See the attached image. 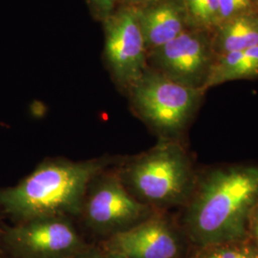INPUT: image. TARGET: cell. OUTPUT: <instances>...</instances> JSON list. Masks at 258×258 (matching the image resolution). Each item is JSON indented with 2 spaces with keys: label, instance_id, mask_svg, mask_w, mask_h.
<instances>
[{
  "label": "cell",
  "instance_id": "cell-22",
  "mask_svg": "<svg viewBox=\"0 0 258 258\" xmlns=\"http://www.w3.org/2000/svg\"><path fill=\"white\" fill-rule=\"evenodd\" d=\"M257 1H258V0H257Z\"/></svg>",
  "mask_w": 258,
  "mask_h": 258
},
{
  "label": "cell",
  "instance_id": "cell-3",
  "mask_svg": "<svg viewBox=\"0 0 258 258\" xmlns=\"http://www.w3.org/2000/svg\"><path fill=\"white\" fill-rule=\"evenodd\" d=\"M121 183L154 212L182 209L192 194L198 170L184 141L158 140L147 151L118 163Z\"/></svg>",
  "mask_w": 258,
  "mask_h": 258
},
{
  "label": "cell",
  "instance_id": "cell-16",
  "mask_svg": "<svg viewBox=\"0 0 258 258\" xmlns=\"http://www.w3.org/2000/svg\"><path fill=\"white\" fill-rule=\"evenodd\" d=\"M94 18L103 21L118 7V0H85Z\"/></svg>",
  "mask_w": 258,
  "mask_h": 258
},
{
  "label": "cell",
  "instance_id": "cell-7",
  "mask_svg": "<svg viewBox=\"0 0 258 258\" xmlns=\"http://www.w3.org/2000/svg\"><path fill=\"white\" fill-rule=\"evenodd\" d=\"M104 58L112 79L127 93L148 68V50L136 10L120 5L103 21Z\"/></svg>",
  "mask_w": 258,
  "mask_h": 258
},
{
  "label": "cell",
  "instance_id": "cell-12",
  "mask_svg": "<svg viewBox=\"0 0 258 258\" xmlns=\"http://www.w3.org/2000/svg\"><path fill=\"white\" fill-rule=\"evenodd\" d=\"M212 45L219 54L247 50L258 45V19L246 14L222 22Z\"/></svg>",
  "mask_w": 258,
  "mask_h": 258
},
{
  "label": "cell",
  "instance_id": "cell-11",
  "mask_svg": "<svg viewBox=\"0 0 258 258\" xmlns=\"http://www.w3.org/2000/svg\"><path fill=\"white\" fill-rule=\"evenodd\" d=\"M258 77V45L247 50L218 55L212 62L204 91L223 83Z\"/></svg>",
  "mask_w": 258,
  "mask_h": 258
},
{
  "label": "cell",
  "instance_id": "cell-20",
  "mask_svg": "<svg viewBox=\"0 0 258 258\" xmlns=\"http://www.w3.org/2000/svg\"><path fill=\"white\" fill-rule=\"evenodd\" d=\"M78 258H119L116 256H113L110 254H107L103 252L102 250L97 248H89L86 251H84L82 255H80Z\"/></svg>",
  "mask_w": 258,
  "mask_h": 258
},
{
  "label": "cell",
  "instance_id": "cell-9",
  "mask_svg": "<svg viewBox=\"0 0 258 258\" xmlns=\"http://www.w3.org/2000/svg\"><path fill=\"white\" fill-rule=\"evenodd\" d=\"M148 59L159 73L204 91L214 60L212 42L202 30L186 29L163 46L148 52Z\"/></svg>",
  "mask_w": 258,
  "mask_h": 258
},
{
  "label": "cell",
  "instance_id": "cell-14",
  "mask_svg": "<svg viewBox=\"0 0 258 258\" xmlns=\"http://www.w3.org/2000/svg\"><path fill=\"white\" fill-rule=\"evenodd\" d=\"M221 23L235 17L249 14L253 0H218Z\"/></svg>",
  "mask_w": 258,
  "mask_h": 258
},
{
  "label": "cell",
  "instance_id": "cell-4",
  "mask_svg": "<svg viewBox=\"0 0 258 258\" xmlns=\"http://www.w3.org/2000/svg\"><path fill=\"white\" fill-rule=\"evenodd\" d=\"M204 93L148 66L126 94L135 115L159 140L184 141Z\"/></svg>",
  "mask_w": 258,
  "mask_h": 258
},
{
  "label": "cell",
  "instance_id": "cell-21",
  "mask_svg": "<svg viewBox=\"0 0 258 258\" xmlns=\"http://www.w3.org/2000/svg\"><path fill=\"white\" fill-rule=\"evenodd\" d=\"M158 0H118V6L126 5V6H140L144 4H148L150 2H154Z\"/></svg>",
  "mask_w": 258,
  "mask_h": 258
},
{
  "label": "cell",
  "instance_id": "cell-2",
  "mask_svg": "<svg viewBox=\"0 0 258 258\" xmlns=\"http://www.w3.org/2000/svg\"><path fill=\"white\" fill-rule=\"evenodd\" d=\"M113 158L43 161L19 184L0 191V208L19 223L53 216H81L88 185L117 164Z\"/></svg>",
  "mask_w": 258,
  "mask_h": 258
},
{
  "label": "cell",
  "instance_id": "cell-17",
  "mask_svg": "<svg viewBox=\"0 0 258 258\" xmlns=\"http://www.w3.org/2000/svg\"><path fill=\"white\" fill-rule=\"evenodd\" d=\"M205 15L207 29L217 28L221 24L218 0H205Z\"/></svg>",
  "mask_w": 258,
  "mask_h": 258
},
{
  "label": "cell",
  "instance_id": "cell-10",
  "mask_svg": "<svg viewBox=\"0 0 258 258\" xmlns=\"http://www.w3.org/2000/svg\"><path fill=\"white\" fill-rule=\"evenodd\" d=\"M133 7L148 53L175 38L188 25L182 0H158Z\"/></svg>",
  "mask_w": 258,
  "mask_h": 258
},
{
  "label": "cell",
  "instance_id": "cell-18",
  "mask_svg": "<svg viewBox=\"0 0 258 258\" xmlns=\"http://www.w3.org/2000/svg\"><path fill=\"white\" fill-rule=\"evenodd\" d=\"M6 228L7 226L0 220V258H19L10 246L6 236Z\"/></svg>",
  "mask_w": 258,
  "mask_h": 258
},
{
  "label": "cell",
  "instance_id": "cell-6",
  "mask_svg": "<svg viewBox=\"0 0 258 258\" xmlns=\"http://www.w3.org/2000/svg\"><path fill=\"white\" fill-rule=\"evenodd\" d=\"M98 248L119 258H184L189 244L178 219L159 212L106 237Z\"/></svg>",
  "mask_w": 258,
  "mask_h": 258
},
{
  "label": "cell",
  "instance_id": "cell-1",
  "mask_svg": "<svg viewBox=\"0 0 258 258\" xmlns=\"http://www.w3.org/2000/svg\"><path fill=\"white\" fill-rule=\"evenodd\" d=\"M258 203V163L199 169L192 194L177 217L189 247L249 237Z\"/></svg>",
  "mask_w": 258,
  "mask_h": 258
},
{
  "label": "cell",
  "instance_id": "cell-19",
  "mask_svg": "<svg viewBox=\"0 0 258 258\" xmlns=\"http://www.w3.org/2000/svg\"><path fill=\"white\" fill-rule=\"evenodd\" d=\"M248 234L258 248V203L249 216L248 224Z\"/></svg>",
  "mask_w": 258,
  "mask_h": 258
},
{
  "label": "cell",
  "instance_id": "cell-15",
  "mask_svg": "<svg viewBox=\"0 0 258 258\" xmlns=\"http://www.w3.org/2000/svg\"><path fill=\"white\" fill-rule=\"evenodd\" d=\"M188 25L205 30L206 15H205V0H182Z\"/></svg>",
  "mask_w": 258,
  "mask_h": 258
},
{
  "label": "cell",
  "instance_id": "cell-8",
  "mask_svg": "<svg viewBox=\"0 0 258 258\" xmlns=\"http://www.w3.org/2000/svg\"><path fill=\"white\" fill-rule=\"evenodd\" d=\"M6 236L19 258H78L90 248L65 216L21 222L7 227Z\"/></svg>",
  "mask_w": 258,
  "mask_h": 258
},
{
  "label": "cell",
  "instance_id": "cell-5",
  "mask_svg": "<svg viewBox=\"0 0 258 258\" xmlns=\"http://www.w3.org/2000/svg\"><path fill=\"white\" fill-rule=\"evenodd\" d=\"M155 212H158L130 194L116 168L108 167L88 185L81 216L93 232L106 238L137 225Z\"/></svg>",
  "mask_w": 258,
  "mask_h": 258
},
{
  "label": "cell",
  "instance_id": "cell-13",
  "mask_svg": "<svg viewBox=\"0 0 258 258\" xmlns=\"http://www.w3.org/2000/svg\"><path fill=\"white\" fill-rule=\"evenodd\" d=\"M184 258H258V248L249 237L199 247H189Z\"/></svg>",
  "mask_w": 258,
  "mask_h": 258
}]
</instances>
